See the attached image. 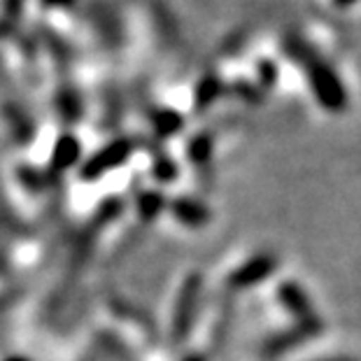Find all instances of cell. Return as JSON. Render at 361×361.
Segmentation results:
<instances>
[{"label": "cell", "instance_id": "6da1fadb", "mask_svg": "<svg viewBox=\"0 0 361 361\" xmlns=\"http://www.w3.org/2000/svg\"><path fill=\"white\" fill-rule=\"evenodd\" d=\"M201 291H203V278L198 273H191L182 284L178 308H175V317H173V341L175 343H184L189 338L191 326H194V319H196Z\"/></svg>", "mask_w": 361, "mask_h": 361}, {"label": "cell", "instance_id": "7a4b0ae2", "mask_svg": "<svg viewBox=\"0 0 361 361\" xmlns=\"http://www.w3.org/2000/svg\"><path fill=\"white\" fill-rule=\"evenodd\" d=\"M319 334H322V322H314V324H296L291 329H284V331L271 336L264 345H261V355L266 359L282 357V355H287L289 350L308 343L310 338H317Z\"/></svg>", "mask_w": 361, "mask_h": 361}, {"label": "cell", "instance_id": "3957f363", "mask_svg": "<svg viewBox=\"0 0 361 361\" xmlns=\"http://www.w3.org/2000/svg\"><path fill=\"white\" fill-rule=\"evenodd\" d=\"M280 261L273 255H255L252 259H247L240 268L228 275V287L231 289H247L255 287V284H261L264 280H268L271 275L278 271Z\"/></svg>", "mask_w": 361, "mask_h": 361}, {"label": "cell", "instance_id": "277c9868", "mask_svg": "<svg viewBox=\"0 0 361 361\" xmlns=\"http://www.w3.org/2000/svg\"><path fill=\"white\" fill-rule=\"evenodd\" d=\"M280 303L287 308V312L296 319V324H314L322 322L314 312V305L310 301V296L305 294V289L296 282H282L278 289Z\"/></svg>", "mask_w": 361, "mask_h": 361}, {"label": "cell", "instance_id": "5b68a950", "mask_svg": "<svg viewBox=\"0 0 361 361\" xmlns=\"http://www.w3.org/2000/svg\"><path fill=\"white\" fill-rule=\"evenodd\" d=\"M173 212L182 224L187 226H205L210 221V210L201 203V201H194V198H178L173 203Z\"/></svg>", "mask_w": 361, "mask_h": 361}, {"label": "cell", "instance_id": "8992f818", "mask_svg": "<svg viewBox=\"0 0 361 361\" xmlns=\"http://www.w3.org/2000/svg\"><path fill=\"white\" fill-rule=\"evenodd\" d=\"M161 207H164V201H161V196L147 194V196L142 198V203H140V212L145 214V217H154V214L161 212Z\"/></svg>", "mask_w": 361, "mask_h": 361}, {"label": "cell", "instance_id": "52a82bcc", "mask_svg": "<svg viewBox=\"0 0 361 361\" xmlns=\"http://www.w3.org/2000/svg\"><path fill=\"white\" fill-rule=\"evenodd\" d=\"M314 361H359L355 357H326V359H314Z\"/></svg>", "mask_w": 361, "mask_h": 361}, {"label": "cell", "instance_id": "ba28073f", "mask_svg": "<svg viewBox=\"0 0 361 361\" xmlns=\"http://www.w3.org/2000/svg\"><path fill=\"white\" fill-rule=\"evenodd\" d=\"M184 361H205V359H203L201 355H189V357L184 359Z\"/></svg>", "mask_w": 361, "mask_h": 361}]
</instances>
